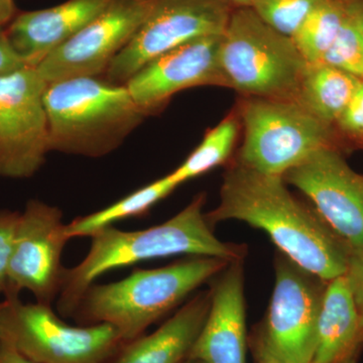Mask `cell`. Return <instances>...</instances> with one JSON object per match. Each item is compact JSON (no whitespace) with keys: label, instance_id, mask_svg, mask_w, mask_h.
Here are the masks:
<instances>
[{"label":"cell","instance_id":"6da1fadb","mask_svg":"<svg viewBox=\"0 0 363 363\" xmlns=\"http://www.w3.org/2000/svg\"><path fill=\"white\" fill-rule=\"evenodd\" d=\"M206 218L211 226L240 220L262 229L289 259L325 281L345 274L350 245L289 191L283 177L234 162L224 175L220 202Z\"/></svg>","mask_w":363,"mask_h":363},{"label":"cell","instance_id":"7a4b0ae2","mask_svg":"<svg viewBox=\"0 0 363 363\" xmlns=\"http://www.w3.org/2000/svg\"><path fill=\"white\" fill-rule=\"evenodd\" d=\"M205 195H199L180 213L159 225L138 231L109 226L93 234L85 259L66 269L57 303L60 314L72 317L85 291L105 272L121 267L181 255L227 262L242 259V247L223 242L214 235L203 213Z\"/></svg>","mask_w":363,"mask_h":363},{"label":"cell","instance_id":"3957f363","mask_svg":"<svg viewBox=\"0 0 363 363\" xmlns=\"http://www.w3.org/2000/svg\"><path fill=\"white\" fill-rule=\"evenodd\" d=\"M229 262L193 257L159 269H135L128 278L114 283L93 284L79 300L72 318L83 325H112L128 342L142 336Z\"/></svg>","mask_w":363,"mask_h":363},{"label":"cell","instance_id":"277c9868","mask_svg":"<svg viewBox=\"0 0 363 363\" xmlns=\"http://www.w3.org/2000/svg\"><path fill=\"white\" fill-rule=\"evenodd\" d=\"M44 104L50 150L85 157L109 154L147 116L125 85L99 77L49 83Z\"/></svg>","mask_w":363,"mask_h":363},{"label":"cell","instance_id":"5b68a950","mask_svg":"<svg viewBox=\"0 0 363 363\" xmlns=\"http://www.w3.org/2000/svg\"><path fill=\"white\" fill-rule=\"evenodd\" d=\"M219 61L228 88L243 97L297 100L308 63L292 38L250 6H236L221 37Z\"/></svg>","mask_w":363,"mask_h":363},{"label":"cell","instance_id":"8992f818","mask_svg":"<svg viewBox=\"0 0 363 363\" xmlns=\"http://www.w3.org/2000/svg\"><path fill=\"white\" fill-rule=\"evenodd\" d=\"M236 112L245 131L236 162L252 171L283 177L318 150L335 147L332 126L297 100L243 97Z\"/></svg>","mask_w":363,"mask_h":363},{"label":"cell","instance_id":"52a82bcc","mask_svg":"<svg viewBox=\"0 0 363 363\" xmlns=\"http://www.w3.org/2000/svg\"><path fill=\"white\" fill-rule=\"evenodd\" d=\"M0 339L37 363H105L125 343L112 325L72 326L51 305L18 297L0 302Z\"/></svg>","mask_w":363,"mask_h":363},{"label":"cell","instance_id":"ba28073f","mask_svg":"<svg viewBox=\"0 0 363 363\" xmlns=\"http://www.w3.org/2000/svg\"><path fill=\"white\" fill-rule=\"evenodd\" d=\"M234 6L229 0H152L147 18L113 59L105 80L125 85L152 60L201 38L222 35Z\"/></svg>","mask_w":363,"mask_h":363},{"label":"cell","instance_id":"9c48e42d","mask_svg":"<svg viewBox=\"0 0 363 363\" xmlns=\"http://www.w3.org/2000/svg\"><path fill=\"white\" fill-rule=\"evenodd\" d=\"M45 87L33 67L0 76V177L30 178L51 152Z\"/></svg>","mask_w":363,"mask_h":363},{"label":"cell","instance_id":"30bf717a","mask_svg":"<svg viewBox=\"0 0 363 363\" xmlns=\"http://www.w3.org/2000/svg\"><path fill=\"white\" fill-rule=\"evenodd\" d=\"M264 325L257 331L269 350L284 362L311 363L317 322L327 283L281 253Z\"/></svg>","mask_w":363,"mask_h":363},{"label":"cell","instance_id":"8fae6325","mask_svg":"<svg viewBox=\"0 0 363 363\" xmlns=\"http://www.w3.org/2000/svg\"><path fill=\"white\" fill-rule=\"evenodd\" d=\"M62 217L59 208L44 202L26 204L16 226L4 297L18 298L28 290L42 304L58 298L67 269L62 255L70 240Z\"/></svg>","mask_w":363,"mask_h":363},{"label":"cell","instance_id":"7c38bea8","mask_svg":"<svg viewBox=\"0 0 363 363\" xmlns=\"http://www.w3.org/2000/svg\"><path fill=\"white\" fill-rule=\"evenodd\" d=\"M152 0H113L104 11L35 67L47 84L99 77L147 18Z\"/></svg>","mask_w":363,"mask_h":363},{"label":"cell","instance_id":"4fadbf2b","mask_svg":"<svg viewBox=\"0 0 363 363\" xmlns=\"http://www.w3.org/2000/svg\"><path fill=\"white\" fill-rule=\"evenodd\" d=\"M350 248L363 250V175L333 147H324L283 176Z\"/></svg>","mask_w":363,"mask_h":363},{"label":"cell","instance_id":"5bb4252c","mask_svg":"<svg viewBox=\"0 0 363 363\" xmlns=\"http://www.w3.org/2000/svg\"><path fill=\"white\" fill-rule=\"evenodd\" d=\"M222 35L182 45L136 72L125 86L145 116L161 111L181 91L199 86L228 88L219 61Z\"/></svg>","mask_w":363,"mask_h":363},{"label":"cell","instance_id":"9a60e30c","mask_svg":"<svg viewBox=\"0 0 363 363\" xmlns=\"http://www.w3.org/2000/svg\"><path fill=\"white\" fill-rule=\"evenodd\" d=\"M247 343L242 259H238L215 279L209 312L188 358L204 363H247Z\"/></svg>","mask_w":363,"mask_h":363},{"label":"cell","instance_id":"2e32d148","mask_svg":"<svg viewBox=\"0 0 363 363\" xmlns=\"http://www.w3.org/2000/svg\"><path fill=\"white\" fill-rule=\"evenodd\" d=\"M113 0H68L40 11L16 14L4 28L7 40L26 66L40 62L97 18Z\"/></svg>","mask_w":363,"mask_h":363},{"label":"cell","instance_id":"e0dca14e","mask_svg":"<svg viewBox=\"0 0 363 363\" xmlns=\"http://www.w3.org/2000/svg\"><path fill=\"white\" fill-rule=\"evenodd\" d=\"M210 308V292L196 296L150 335L125 342L105 363H181L187 359Z\"/></svg>","mask_w":363,"mask_h":363},{"label":"cell","instance_id":"ac0fdd59","mask_svg":"<svg viewBox=\"0 0 363 363\" xmlns=\"http://www.w3.org/2000/svg\"><path fill=\"white\" fill-rule=\"evenodd\" d=\"M362 346L359 317L343 274L325 289L311 363H354Z\"/></svg>","mask_w":363,"mask_h":363},{"label":"cell","instance_id":"d6986e66","mask_svg":"<svg viewBox=\"0 0 363 363\" xmlns=\"http://www.w3.org/2000/svg\"><path fill=\"white\" fill-rule=\"evenodd\" d=\"M362 81L326 64H308L297 101L320 121L333 126Z\"/></svg>","mask_w":363,"mask_h":363},{"label":"cell","instance_id":"ffe728a7","mask_svg":"<svg viewBox=\"0 0 363 363\" xmlns=\"http://www.w3.org/2000/svg\"><path fill=\"white\" fill-rule=\"evenodd\" d=\"M179 186L169 174L131 193L111 206L86 216L78 217L75 220L66 224L67 235L70 240L74 238H91L97 231L113 226L116 222L131 217L142 216Z\"/></svg>","mask_w":363,"mask_h":363},{"label":"cell","instance_id":"44dd1931","mask_svg":"<svg viewBox=\"0 0 363 363\" xmlns=\"http://www.w3.org/2000/svg\"><path fill=\"white\" fill-rule=\"evenodd\" d=\"M240 128L238 112L228 114L215 128L207 131L194 152L169 175L181 185L223 164L233 154Z\"/></svg>","mask_w":363,"mask_h":363},{"label":"cell","instance_id":"7402d4cb","mask_svg":"<svg viewBox=\"0 0 363 363\" xmlns=\"http://www.w3.org/2000/svg\"><path fill=\"white\" fill-rule=\"evenodd\" d=\"M345 18L344 0H322L308 14L292 37L298 52L308 64L321 62L337 38Z\"/></svg>","mask_w":363,"mask_h":363},{"label":"cell","instance_id":"603a6c76","mask_svg":"<svg viewBox=\"0 0 363 363\" xmlns=\"http://www.w3.org/2000/svg\"><path fill=\"white\" fill-rule=\"evenodd\" d=\"M322 0H252V9L272 28L292 38Z\"/></svg>","mask_w":363,"mask_h":363},{"label":"cell","instance_id":"cb8c5ba5","mask_svg":"<svg viewBox=\"0 0 363 363\" xmlns=\"http://www.w3.org/2000/svg\"><path fill=\"white\" fill-rule=\"evenodd\" d=\"M320 63L337 68L363 81V35L347 11L337 38Z\"/></svg>","mask_w":363,"mask_h":363},{"label":"cell","instance_id":"d4e9b609","mask_svg":"<svg viewBox=\"0 0 363 363\" xmlns=\"http://www.w3.org/2000/svg\"><path fill=\"white\" fill-rule=\"evenodd\" d=\"M20 215V212L9 210L0 211V294L4 295L7 290V272Z\"/></svg>","mask_w":363,"mask_h":363},{"label":"cell","instance_id":"484cf974","mask_svg":"<svg viewBox=\"0 0 363 363\" xmlns=\"http://www.w3.org/2000/svg\"><path fill=\"white\" fill-rule=\"evenodd\" d=\"M335 124L351 140L363 143V81Z\"/></svg>","mask_w":363,"mask_h":363},{"label":"cell","instance_id":"4316f807","mask_svg":"<svg viewBox=\"0 0 363 363\" xmlns=\"http://www.w3.org/2000/svg\"><path fill=\"white\" fill-rule=\"evenodd\" d=\"M353 302L359 317L360 332L363 341V250L350 248L345 274Z\"/></svg>","mask_w":363,"mask_h":363},{"label":"cell","instance_id":"83f0119b","mask_svg":"<svg viewBox=\"0 0 363 363\" xmlns=\"http://www.w3.org/2000/svg\"><path fill=\"white\" fill-rule=\"evenodd\" d=\"M26 66L18 59L7 40L4 28H0V76L13 73Z\"/></svg>","mask_w":363,"mask_h":363},{"label":"cell","instance_id":"f1b7e54d","mask_svg":"<svg viewBox=\"0 0 363 363\" xmlns=\"http://www.w3.org/2000/svg\"><path fill=\"white\" fill-rule=\"evenodd\" d=\"M252 347L255 363H289L272 353L257 332H255L252 340Z\"/></svg>","mask_w":363,"mask_h":363},{"label":"cell","instance_id":"f546056e","mask_svg":"<svg viewBox=\"0 0 363 363\" xmlns=\"http://www.w3.org/2000/svg\"><path fill=\"white\" fill-rule=\"evenodd\" d=\"M0 363H37L16 350L14 346L0 339Z\"/></svg>","mask_w":363,"mask_h":363},{"label":"cell","instance_id":"4dcf8cb0","mask_svg":"<svg viewBox=\"0 0 363 363\" xmlns=\"http://www.w3.org/2000/svg\"><path fill=\"white\" fill-rule=\"evenodd\" d=\"M346 11L363 35V0H344Z\"/></svg>","mask_w":363,"mask_h":363},{"label":"cell","instance_id":"1f68e13d","mask_svg":"<svg viewBox=\"0 0 363 363\" xmlns=\"http://www.w3.org/2000/svg\"><path fill=\"white\" fill-rule=\"evenodd\" d=\"M16 16L13 0H0V28H4Z\"/></svg>","mask_w":363,"mask_h":363},{"label":"cell","instance_id":"d6a6232c","mask_svg":"<svg viewBox=\"0 0 363 363\" xmlns=\"http://www.w3.org/2000/svg\"><path fill=\"white\" fill-rule=\"evenodd\" d=\"M234 6H250L252 0H229Z\"/></svg>","mask_w":363,"mask_h":363},{"label":"cell","instance_id":"836d02e7","mask_svg":"<svg viewBox=\"0 0 363 363\" xmlns=\"http://www.w3.org/2000/svg\"><path fill=\"white\" fill-rule=\"evenodd\" d=\"M181 363H204L201 362V360H197V359H190V358H187V359L184 360L183 362Z\"/></svg>","mask_w":363,"mask_h":363}]
</instances>
